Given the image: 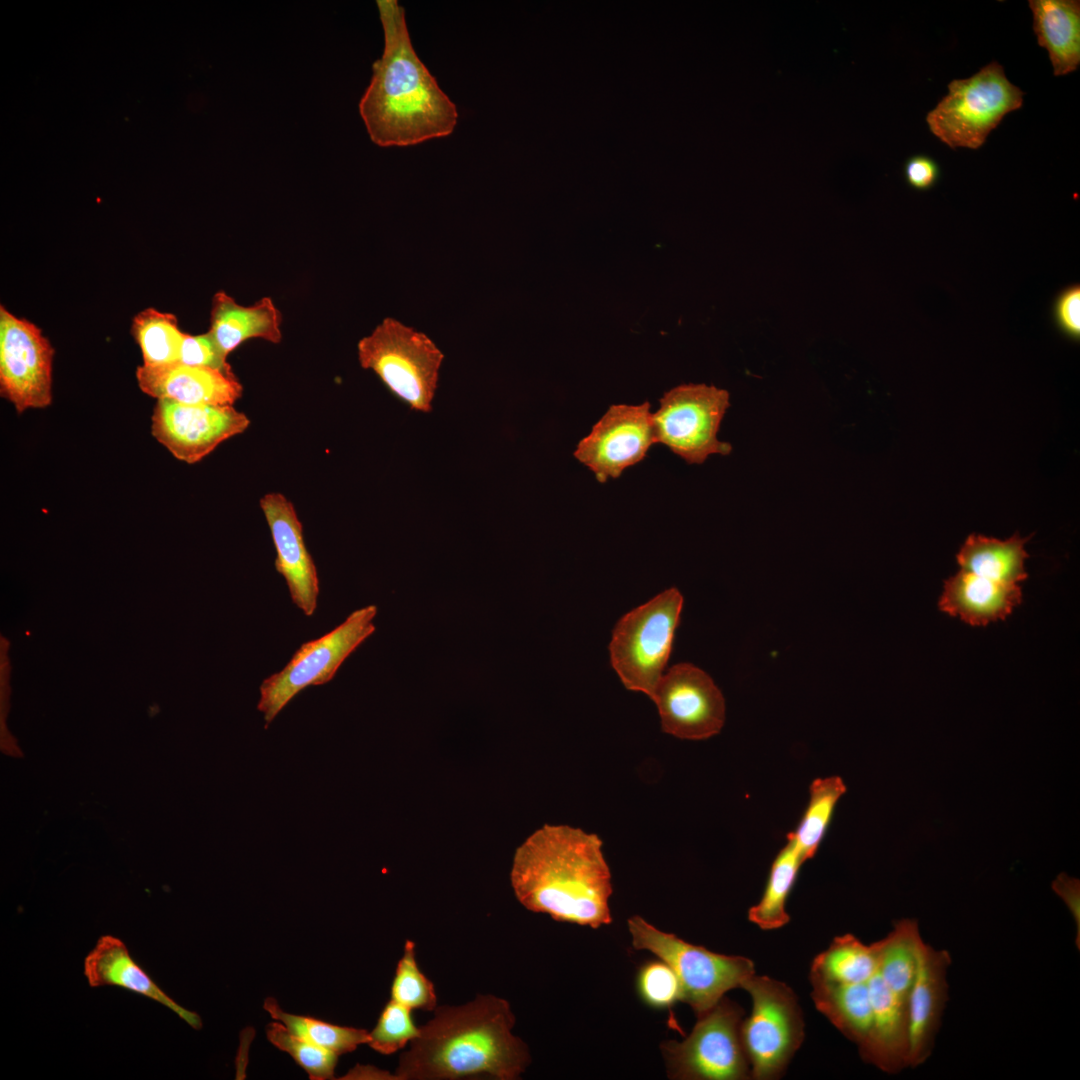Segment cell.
Wrapping results in <instances>:
<instances>
[{
    "label": "cell",
    "mask_w": 1080,
    "mask_h": 1080,
    "mask_svg": "<svg viewBox=\"0 0 1080 1080\" xmlns=\"http://www.w3.org/2000/svg\"><path fill=\"white\" fill-rule=\"evenodd\" d=\"M652 414L655 440L688 464H702L712 454L728 455L731 444L717 433L730 406L729 392L714 385L681 384L664 393Z\"/></svg>",
    "instance_id": "cell-11"
},
{
    "label": "cell",
    "mask_w": 1080,
    "mask_h": 1080,
    "mask_svg": "<svg viewBox=\"0 0 1080 1080\" xmlns=\"http://www.w3.org/2000/svg\"><path fill=\"white\" fill-rule=\"evenodd\" d=\"M260 508L276 551L275 570L284 578L292 603L310 617L318 605L319 577L295 507L283 494L271 492L260 499Z\"/></svg>",
    "instance_id": "cell-16"
},
{
    "label": "cell",
    "mask_w": 1080,
    "mask_h": 1080,
    "mask_svg": "<svg viewBox=\"0 0 1080 1080\" xmlns=\"http://www.w3.org/2000/svg\"><path fill=\"white\" fill-rule=\"evenodd\" d=\"M384 33L382 56L359 102V113L373 143L412 146L453 133L456 105L418 57L405 10L396 0H377Z\"/></svg>",
    "instance_id": "cell-3"
},
{
    "label": "cell",
    "mask_w": 1080,
    "mask_h": 1080,
    "mask_svg": "<svg viewBox=\"0 0 1080 1080\" xmlns=\"http://www.w3.org/2000/svg\"><path fill=\"white\" fill-rule=\"evenodd\" d=\"M926 115L930 132L951 149H979L1003 118L1023 105L1024 92L992 61L972 76L954 79Z\"/></svg>",
    "instance_id": "cell-4"
},
{
    "label": "cell",
    "mask_w": 1080,
    "mask_h": 1080,
    "mask_svg": "<svg viewBox=\"0 0 1080 1080\" xmlns=\"http://www.w3.org/2000/svg\"><path fill=\"white\" fill-rule=\"evenodd\" d=\"M877 968L875 942L866 945L852 934L833 939L828 948L813 959L809 975L841 983H866Z\"/></svg>",
    "instance_id": "cell-28"
},
{
    "label": "cell",
    "mask_w": 1080,
    "mask_h": 1080,
    "mask_svg": "<svg viewBox=\"0 0 1080 1080\" xmlns=\"http://www.w3.org/2000/svg\"><path fill=\"white\" fill-rule=\"evenodd\" d=\"M904 176L911 187L918 190H927L937 182L939 167L932 158L925 155H915L906 161Z\"/></svg>",
    "instance_id": "cell-38"
},
{
    "label": "cell",
    "mask_w": 1080,
    "mask_h": 1080,
    "mask_svg": "<svg viewBox=\"0 0 1080 1080\" xmlns=\"http://www.w3.org/2000/svg\"><path fill=\"white\" fill-rule=\"evenodd\" d=\"M1028 540L1029 537L1018 534L1006 540L972 534L960 548L957 563L961 570L1003 584L1019 585L1028 577L1025 570Z\"/></svg>",
    "instance_id": "cell-25"
},
{
    "label": "cell",
    "mask_w": 1080,
    "mask_h": 1080,
    "mask_svg": "<svg viewBox=\"0 0 1080 1080\" xmlns=\"http://www.w3.org/2000/svg\"><path fill=\"white\" fill-rule=\"evenodd\" d=\"M873 1023L861 1058L894 1074L909 1067L908 999L893 991L877 972L867 982Z\"/></svg>",
    "instance_id": "cell-20"
},
{
    "label": "cell",
    "mask_w": 1080,
    "mask_h": 1080,
    "mask_svg": "<svg viewBox=\"0 0 1080 1080\" xmlns=\"http://www.w3.org/2000/svg\"><path fill=\"white\" fill-rule=\"evenodd\" d=\"M151 422L153 437L188 464L201 461L250 425L246 414L232 405H192L168 399L157 400Z\"/></svg>",
    "instance_id": "cell-14"
},
{
    "label": "cell",
    "mask_w": 1080,
    "mask_h": 1080,
    "mask_svg": "<svg viewBox=\"0 0 1080 1080\" xmlns=\"http://www.w3.org/2000/svg\"><path fill=\"white\" fill-rule=\"evenodd\" d=\"M412 1010L390 999L382 1009L377 1023L369 1032V1045L380 1054L390 1055L403 1049L420 1032L412 1019Z\"/></svg>",
    "instance_id": "cell-34"
},
{
    "label": "cell",
    "mask_w": 1080,
    "mask_h": 1080,
    "mask_svg": "<svg viewBox=\"0 0 1080 1080\" xmlns=\"http://www.w3.org/2000/svg\"><path fill=\"white\" fill-rule=\"evenodd\" d=\"M263 1006L274 1020L283 1023L295 1035L337 1055L353 1052L359 1045L369 1042V1032L365 1029L285 1012L272 997L266 998Z\"/></svg>",
    "instance_id": "cell-31"
},
{
    "label": "cell",
    "mask_w": 1080,
    "mask_h": 1080,
    "mask_svg": "<svg viewBox=\"0 0 1080 1080\" xmlns=\"http://www.w3.org/2000/svg\"><path fill=\"white\" fill-rule=\"evenodd\" d=\"M808 805L793 832L787 839L793 842L804 862L816 854L832 819L835 806L846 792L841 777L817 778L810 785Z\"/></svg>",
    "instance_id": "cell-29"
},
{
    "label": "cell",
    "mask_w": 1080,
    "mask_h": 1080,
    "mask_svg": "<svg viewBox=\"0 0 1080 1080\" xmlns=\"http://www.w3.org/2000/svg\"><path fill=\"white\" fill-rule=\"evenodd\" d=\"M816 1009L861 1049L870 1036L873 1012L866 983H841L809 975Z\"/></svg>",
    "instance_id": "cell-24"
},
{
    "label": "cell",
    "mask_w": 1080,
    "mask_h": 1080,
    "mask_svg": "<svg viewBox=\"0 0 1080 1080\" xmlns=\"http://www.w3.org/2000/svg\"><path fill=\"white\" fill-rule=\"evenodd\" d=\"M136 379L145 394L183 404L233 406L243 391L235 375L181 363L138 366Z\"/></svg>",
    "instance_id": "cell-18"
},
{
    "label": "cell",
    "mask_w": 1080,
    "mask_h": 1080,
    "mask_svg": "<svg viewBox=\"0 0 1080 1080\" xmlns=\"http://www.w3.org/2000/svg\"><path fill=\"white\" fill-rule=\"evenodd\" d=\"M347 1076L348 1077H346V1078H350V1079H357V1078L358 1079L359 1078L369 1079V1078H373V1079H395L396 1080V1077H395L394 1074L392 1075V1074H389V1073H387L385 1071L379 1070L377 1068L367 1067V1066L355 1067L350 1072V1074H348Z\"/></svg>",
    "instance_id": "cell-40"
},
{
    "label": "cell",
    "mask_w": 1080,
    "mask_h": 1080,
    "mask_svg": "<svg viewBox=\"0 0 1080 1080\" xmlns=\"http://www.w3.org/2000/svg\"><path fill=\"white\" fill-rule=\"evenodd\" d=\"M131 334L141 349L143 365L161 366L179 362L185 333L178 328L175 315L146 308L133 317Z\"/></svg>",
    "instance_id": "cell-30"
},
{
    "label": "cell",
    "mask_w": 1080,
    "mask_h": 1080,
    "mask_svg": "<svg viewBox=\"0 0 1080 1080\" xmlns=\"http://www.w3.org/2000/svg\"><path fill=\"white\" fill-rule=\"evenodd\" d=\"M1022 601L1019 585L1003 584L959 570L944 583L939 609L972 626L1004 620Z\"/></svg>",
    "instance_id": "cell-21"
},
{
    "label": "cell",
    "mask_w": 1080,
    "mask_h": 1080,
    "mask_svg": "<svg viewBox=\"0 0 1080 1080\" xmlns=\"http://www.w3.org/2000/svg\"><path fill=\"white\" fill-rule=\"evenodd\" d=\"M1033 31L1045 48L1054 76L1076 71L1080 64V2L1078 0H1029Z\"/></svg>",
    "instance_id": "cell-23"
},
{
    "label": "cell",
    "mask_w": 1080,
    "mask_h": 1080,
    "mask_svg": "<svg viewBox=\"0 0 1080 1080\" xmlns=\"http://www.w3.org/2000/svg\"><path fill=\"white\" fill-rule=\"evenodd\" d=\"M951 956L920 941L917 968L908 1003L909 1067L923 1064L931 1055L941 1017L948 1001L947 971Z\"/></svg>",
    "instance_id": "cell-17"
},
{
    "label": "cell",
    "mask_w": 1080,
    "mask_h": 1080,
    "mask_svg": "<svg viewBox=\"0 0 1080 1080\" xmlns=\"http://www.w3.org/2000/svg\"><path fill=\"white\" fill-rule=\"evenodd\" d=\"M1053 891L1063 900L1069 909L1075 926L1077 936L1075 943L1080 948V883L1077 878L1060 873L1052 882Z\"/></svg>",
    "instance_id": "cell-39"
},
{
    "label": "cell",
    "mask_w": 1080,
    "mask_h": 1080,
    "mask_svg": "<svg viewBox=\"0 0 1080 1080\" xmlns=\"http://www.w3.org/2000/svg\"><path fill=\"white\" fill-rule=\"evenodd\" d=\"M635 985L640 1000L652 1009H670L682 1001V987L676 973L659 958L639 967Z\"/></svg>",
    "instance_id": "cell-35"
},
{
    "label": "cell",
    "mask_w": 1080,
    "mask_h": 1080,
    "mask_svg": "<svg viewBox=\"0 0 1080 1080\" xmlns=\"http://www.w3.org/2000/svg\"><path fill=\"white\" fill-rule=\"evenodd\" d=\"M226 359L227 356L219 348L209 331L196 336L184 334L178 363L209 368L227 375H234Z\"/></svg>",
    "instance_id": "cell-36"
},
{
    "label": "cell",
    "mask_w": 1080,
    "mask_h": 1080,
    "mask_svg": "<svg viewBox=\"0 0 1080 1080\" xmlns=\"http://www.w3.org/2000/svg\"><path fill=\"white\" fill-rule=\"evenodd\" d=\"M376 614L375 605L353 611L330 632L302 643L282 670L263 680L257 709L265 727L305 688L334 678L346 658L375 632Z\"/></svg>",
    "instance_id": "cell-9"
},
{
    "label": "cell",
    "mask_w": 1080,
    "mask_h": 1080,
    "mask_svg": "<svg viewBox=\"0 0 1080 1080\" xmlns=\"http://www.w3.org/2000/svg\"><path fill=\"white\" fill-rule=\"evenodd\" d=\"M804 863L792 841L776 855L760 901L748 911V920L764 931L779 929L790 921L786 910L789 894Z\"/></svg>",
    "instance_id": "cell-27"
},
{
    "label": "cell",
    "mask_w": 1080,
    "mask_h": 1080,
    "mask_svg": "<svg viewBox=\"0 0 1080 1080\" xmlns=\"http://www.w3.org/2000/svg\"><path fill=\"white\" fill-rule=\"evenodd\" d=\"M280 322V313L268 297L242 306L223 291L213 296L209 333L226 356L251 338L279 343Z\"/></svg>",
    "instance_id": "cell-22"
},
{
    "label": "cell",
    "mask_w": 1080,
    "mask_h": 1080,
    "mask_svg": "<svg viewBox=\"0 0 1080 1080\" xmlns=\"http://www.w3.org/2000/svg\"><path fill=\"white\" fill-rule=\"evenodd\" d=\"M391 999L410 1010L434 1011L438 1006L433 982L420 970L416 944L406 940L390 989Z\"/></svg>",
    "instance_id": "cell-32"
},
{
    "label": "cell",
    "mask_w": 1080,
    "mask_h": 1080,
    "mask_svg": "<svg viewBox=\"0 0 1080 1080\" xmlns=\"http://www.w3.org/2000/svg\"><path fill=\"white\" fill-rule=\"evenodd\" d=\"M662 730L674 737L704 740L718 734L725 722L724 697L702 669L680 663L659 680L651 698Z\"/></svg>",
    "instance_id": "cell-13"
},
{
    "label": "cell",
    "mask_w": 1080,
    "mask_h": 1080,
    "mask_svg": "<svg viewBox=\"0 0 1080 1080\" xmlns=\"http://www.w3.org/2000/svg\"><path fill=\"white\" fill-rule=\"evenodd\" d=\"M741 988L752 1001L750 1015L742 1020L740 1029L751 1079H778L805 1036L797 995L786 983L756 973Z\"/></svg>",
    "instance_id": "cell-8"
},
{
    "label": "cell",
    "mask_w": 1080,
    "mask_h": 1080,
    "mask_svg": "<svg viewBox=\"0 0 1080 1080\" xmlns=\"http://www.w3.org/2000/svg\"><path fill=\"white\" fill-rule=\"evenodd\" d=\"M83 972L92 988L116 986L135 992L170 1009L193 1029L202 1027L200 1016L166 994L116 936L105 934L98 938L84 958Z\"/></svg>",
    "instance_id": "cell-19"
},
{
    "label": "cell",
    "mask_w": 1080,
    "mask_h": 1080,
    "mask_svg": "<svg viewBox=\"0 0 1080 1080\" xmlns=\"http://www.w3.org/2000/svg\"><path fill=\"white\" fill-rule=\"evenodd\" d=\"M357 353L361 367L411 409L432 410L444 355L426 334L387 317L358 342Z\"/></svg>",
    "instance_id": "cell-5"
},
{
    "label": "cell",
    "mask_w": 1080,
    "mask_h": 1080,
    "mask_svg": "<svg viewBox=\"0 0 1080 1080\" xmlns=\"http://www.w3.org/2000/svg\"><path fill=\"white\" fill-rule=\"evenodd\" d=\"M656 443L650 403L612 405L580 440L574 457L587 466L598 482L617 479L642 461Z\"/></svg>",
    "instance_id": "cell-15"
},
{
    "label": "cell",
    "mask_w": 1080,
    "mask_h": 1080,
    "mask_svg": "<svg viewBox=\"0 0 1080 1080\" xmlns=\"http://www.w3.org/2000/svg\"><path fill=\"white\" fill-rule=\"evenodd\" d=\"M683 597L669 588L625 614L615 625L610 661L622 684L652 698L668 662Z\"/></svg>",
    "instance_id": "cell-7"
},
{
    "label": "cell",
    "mask_w": 1080,
    "mask_h": 1080,
    "mask_svg": "<svg viewBox=\"0 0 1080 1080\" xmlns=\"http://www.w3.org/2000/svg\"><path fill=\"white\" fill-rule=\"evenodd\" d=\"M1054 318L1059 329L1072 340L1080 339V287L1063 289L1054 304Z\"/></svg>",
    "instance_id": "cell-37"
},
{
    "label": "cell",
    "mask_w": 1080,
    "mask_h": 1080,
    "mask_svg": "<svg viewBox=\"0 0 1080 1080\" xmlns=\"http://www.w3.org/2000/svg\"><path fill=\"white\" fill-rule=\"evenodd\" d=\"M514 1025L510 1003L490 994L437 1006L400 1055L396 1080L518 1079L531 1058Z\"/></svg>",
    "instance_id": "cell-1"
},
{
    "label": "cell",
    "mask_w": 1080,
    "mask_h": 1080,
    "mask_svg": "<svg viewBox=\"0 0 1080 1080\" xmlns=\"http://www.w3.org/2000/svg\"><path fill=\"white\" fill-rule=\"evenodd\" d=\"M602 845L580 828L543 825L514 853L510 881L517 900L558 922L610 924L611 873Z\"/></svg>",
    "instance_id": "cell-2"
},
{
    "label": "cell",
    "mask_w": 1080,
    "mask_h": 1080,
    "mask_svg": "<svg viewBox=\"0 0 1080 1080\" xmlns=\"http://www.w3.org/2000/svg\"><path fill=\"white\" fill-rule=\"evenodd\" d=\"M743 1009L723 997L698 1016L683 1041L662 1045L668 1075L680 1080H747L751 1068L741 1039Z\"/></svg>",
    "instance_id": "cell-10"
},
{
    "label": "cell",
    "mask_w": 1080,
    "mask_h": 1080,
    "mask_svg": "<svg viewBox=\"0 0 1080 1080\" xmlns=\"http://www.w3.org/2000/svg\"><path fill=\"white\" fill-rule=\"evenodd\" d=\"M54 348L32 322L0 306V394L18 413L53 398Z\"/></svg>",
    "instance_id": "cell-12"
},
{
    "label": "cell",
    "mask_w": 1080,
    "mask_h": 1080,
    "mask_svg": "<svg viewBox=\"0 0 1080 1080\" xmlns=\"http://www.w3.org/2000/svg\"><path fill=\"white\" fill-rule=\"evenodd\" d=\"M631 943L666 962L682 987V1001L698 1016L713 1008L725 994L755 974L754 962L744 956L724 955L663 932L640 916L627 921Z\"/></svg>",
    "instance_id": "cell-6"
},
{
    "label": "cell",
    "mask_w": 1080,
    "mask_h": 1080,
    "mask_svg": "<svg viewBox=\"0 0 1080 1080\" xmlns=\"http://www.w3.org/2000/svg\"><path fill=\"white\" fill-rule=\"evenodd\" d=\"M266 1036L275 1047L288 1053L307 1072L310 1079L326 1080L334 1077L339 1055L295 1035L279 1021L267 1025Z\"/></svg>",
    "instance_id": "cell-33"
},
{
    "label": "cell",
    "mask_w": 1080,
    "mask_h": 1080,
    "mask_svg": "<svg viewBox=\"0 0 1080 1080\" xmlns=\"http://www.w3.org/2000/svg\"><path fill=\"white\" fill-rule=\"evenodd\" d=\"M921 940L917 920L904 918L894 924L886 937L875 942L876 972L893 991L907 999L916 973Z\"/></svg>",
    "instance_id": "cell-26"
}]
</instances>
